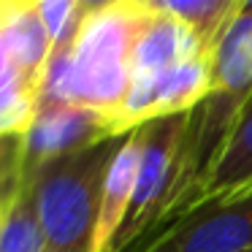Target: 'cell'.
Masks as SVG:
<instances>
[{
    "label": "cell",
    "mask_w": 252,
    "mask_h": 252,
    "mask_svg": "<svg viewBox=\"0 0 252 252\" xmlns=\"http://www.w3.org/2000/svg\"><path fill=\"white\" fill-rule=\"evenodd\" d=\"M149 3H152V19L144 28L141 38L136 44V52H133V79L160 76V73L176 68L179 63L201 55L190 30L176 17L163 11L158 0H149Z\"/></svg>",
    "instance_id": "obj_8"
},
{
    "label": "cell",
    "mask_w": 252,
    "mask_h": 252,
    "mask_svg": "<svg viewBox=\"0 0 252 252\" xmlns=\"http://www.w3.org/2000/svg\"><path fill=\"white\" fill-rule=\"evenodd\" d=\"M0 38L35 90H44L52 57V38L35 3H0Z\"/></svg>",
    "instance_id": "obj_7"
},
{
    "label": "cell",
    "mask_w": 252,
    "mask_h": 252,
    "mask_svg": "<svg viewBox=\"0 0 252 252\" xmlns=\"http://www.w3.org/2000/svg\"><path fill=\"white\" fill-rule=\"evenodd\" d=\"M0 252H46V239L41 230L35 209L33 185L22 179V187L14 195L11 206L0 222Z\"/></svg>",
    "instance_id": "obj_10"
},
{
    "label": "cell",
    "mask_w": 252,
    "mask_h": 252,
    "mask_svg": "<svg viewBox=\"0 0 252 252\" xmlns=\"http://www.w3.org/2000/svg\"><path fill=\"white\" fill-rule=\"evenodd\" d=\"M250 187H252V95L241 109L217 160L212 163V168L206 171V176L198 185L190 212L209 206V203H220L225 198H233L239 192L250 190Z\"/></svg>",
    "instance_id": "obj_6"
},
{
    "label": "cell",
    "mask_w": 252,
    "mask_h": 252,
    "mask_svg": "<svg viewBox=\"0 0 252 252\" xmlns=\"http://www.w3.org/2000/svg\"><path fill=\"white\" fill-rule=\"evenodd\" d=\"M138 252H182V250L165 230H160V233L152 236V239H147V244H144Z\"/></svg>",
    "instance_id": "obj_13"
},
{
    "label": "cell",
    "mask_w": 252,
    "mask_h": 252,
    "mask_svg": "<svg viewBox=\"0 0 252 252\" xmlns=\"http://www.w3.org/2000/svg\"><path fill=\"white\" fill-rule=\"evenodd\" d=\"M3 214H6V212H0V222H3Z\"/></svg>",
    "instance_id": "obj_14"
},
{
    "label": "cell",
    "mask_w": 252,
    "mask_h": 252,
    "mask_svg": "<svg viewBox=\"0 0 252 252\" xmlns=\"http://www.w3.org/2000/svg\"><path fill=\"white\" fill-rule=\"evenodd\" d=\"M141 149H144V130L127 133L122 147L111 158L109 171H106L103 192H100V209L98 222H95V239L93 252H111V244L120 236L133 203V190H136V176L141 165Z\"/></svg>",
    "instance_id": "obj_5"
},
{
    "label": "cell",
    "mask_w": 252,
    "mask_h": 252,
    "mask_svg": "<svg viewBox=\"0 0 252 252\" xmlns=\"http://www.w3.org/2000/svg\"><path fill=\"white\" fill-rule=\"evenodd\" d=\"M158 3L163 11L176 17L190 30L198 52L209 57L214 55L222 33L228 30V25L233 22L236 14L244 6V0H174V3L158 0Z\"/></svg>",
    "instance_id": "obj_9"
},
{
    "label": "cell",
    "mask_w": 252,
    "mask_h": 252,
    "mask_svg": "<svg viewBox=\"0 0 252 252\" xmlns=\"http://www.w3.org/2000/svg\"><path fill=\"white\" fill-rule=\"evenodd\" d=\"M149 19V0L93 3L73 46L49 57L41 100H60L98 111L114 130V120L130 93L133 52Z\"/></svg>",
    "instance_id": "obj_1"
},
{
    "label": "cell",
    "mask_w": 252,
    "mask_h": 252,
    "mask_svg": "<svg viewBox=\"0 0 252 252\" xmlns=\"http://www.w3.org/2000/svg\"><path fill=\"white\" fill-rule=\"evenodd\" d=\"M165 233L182 252H244L252 250V187L220 203H209L176 220Z\"/></svg>",
    "instance_id": "obj_4"
},
{
    "label": "cell",
    "mask_w": 252,
    "mask_h": 252,
    "mask_svg": "<svg viewBox=\"0 0 252 252\" xmlns=\"http://www.w3.org/2000/svg\"><path fill=\"white\" fill-rule=\"evenodd\" d=\"M106 138L120 136H114L111 122L103 114L73 103H60V100H38L35 120L25 133V174L65 152L106 141Z\"/></svg>",
    "instance_id": "obj_3"
},
{
    "label": "cell",
    "mask_w": 252,
    "mask_h": 252,
    "mask_svg": "<svg viewBox=\"0 0 252 252\" xmlns=\"http://www.w3.org/2000/svg\"><path fill=\"white\" fill-rule=\"evenodd\" d=\"M25 168V136H0V171Z\"/></svg>",
    "instance_id": "obj_11"
},
{
    "label": "cell",
    "mask_w": 252,
    "mask_h": 252,
    "mask_svg": "<svg viewBox=\"0 0 252 252\" xmlns=\"http://www.w3.org/2000/svg\"><path fill=\"white\" fill-rule=\"evenodd\" d=\"M244 252H252V250H244Z\"/></svg>",
    "instance_id": "obj_15"
},
{
    "label": "cell",
    "mask_w": 252,
    "mask_h": 252,
    "mask_svg": "<svg viewBox=\"0 0 252 252\" xmlns=\"http://www.w3.org/2000/svg\"><path fill=\"white\" fill-rule=\"evenodd\" d=\"M25 179V168H8V171H0V212H6L11 206L14 195L19 192Z\"/></svg>",
    "instance_id": "obj_12"
},
{
    "label": "cell",
    "mask_w": 252,
    "mask_h": 252,
    "mask_svg": "<svg viewBox=\"0 0 252 252\" xmlns=\"http://www.w3.org/2000/svg\"><path fill=\"white\" fill-rule=\"evenodd\" d=\"M122 138L73 149L25 174L33 185L46 252H93L100 192Z\"/></svg>",
    "instance_id": "obj_2"
}]
</instances>
